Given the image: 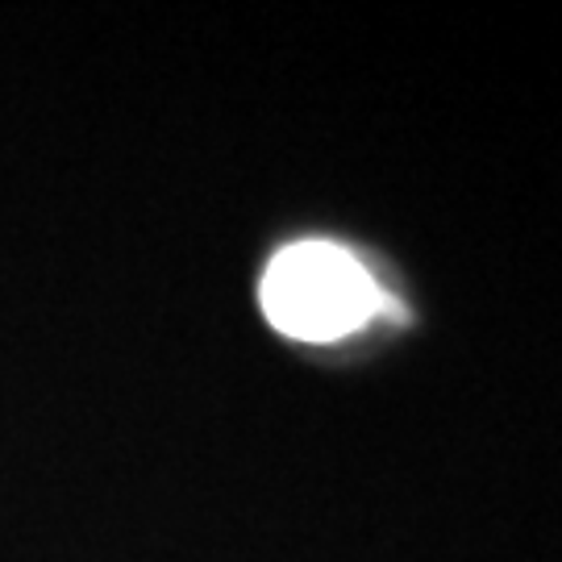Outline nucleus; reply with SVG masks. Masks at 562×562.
Segmentation results:
<instances>
[{"mask_svg": "<svg viewBox=\"0 0 562 562\" xmlns=\"http://www.w3.org/2000/svg\"><path fill=\"white\" fill-rule=\"evenodd\" d=\"M262 313L280 334L301 341H334L359 329L375 308V280L329 241L280 250L262 276Z\"/></svg>", "mask_w": 562, "mask_h": 562, "instance_id": "1", "label": "nucleus"}]
</instances>
